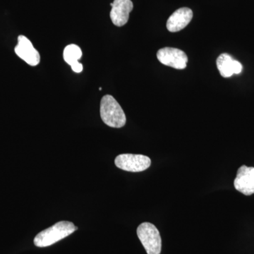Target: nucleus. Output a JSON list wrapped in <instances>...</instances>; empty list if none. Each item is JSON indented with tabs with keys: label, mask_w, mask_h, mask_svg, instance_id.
<instances>
[{
	"label": "nucleus",
	"mask_w": 254,
	"mask_h": 254,
	"mask_svg": "<svg viewBox=\"0 0 254 254\" xmlns=\"http://www.w3.org/2000/svg\"><path fill=\"white\" fill-rule=\"evenodd\" d=\"M242 68H243V66H242V64L240 62L235 60V65H234V73L239 74V73L242 72Z\"/></svg>",
	"instance_id": "12"
},
{
	"label": "nucleus",
	"mask_w": 254,
	"mask_h": 254,
	"mask_svg": "<svg viewBox=\"0 0 254 254\" xmlns=\"http://www.w3.org/2000/svg\"><path fill=\"white\" fill-rule=\"evenodd\" d=\"M78 227L68 221H60L38 233L34 239V245L38 247H47L54 245L65 237L69 236Z\"/></svg>",
	"instance_id": "2"
},
{
	"label": "nucleus",
	"mask_w": 254,
	"mask_h": 254,
	"mask_svg": "<svg viewBox=\"0 0 254 254\" xmlns=\"http://www.w3.org/2000/svg\"><path fill=\"white\" fill-rule=\"evenodd\" d=\"M235 60L231 55L223 53L218 57L216 60L217 68L220 75L224 78L231 77L234 73V65Z\"/></svg>",
	"instance_id": "11"
},
{
	"label": "nucleus",
	"mask_w": 254,
	"mask_h": 254,
	"mask_svg": "<svg viewBox=\"0 0 254 254\" xmlns=\"http://www.w3.org/2000/svg\"><path fill=\"white\" fill-rule=\"evenodd\" d=\"M110 6L112 10L110 16L113 24L118 27L127 24L133 8L131 0H114Z\"/></svg>",
	"instance_id": "7"
},
{
	"label": "nucleus",
	"mask_w": 254,
	"mask_h": 254,
	"mask_svg": "<svg viewBox=\"0 0 254 254\" xmlns=\"http://www.w3.org/2000/svg\"><path fill=\"white\" fill-rule=\"evenodd\" d=\"M115 164L118 168L125 171L139 173L150 168L151 160L145 155L126 153L117 156Z\"/></svg>",
	"instance_id": "4"
},
{
	"label": "nucleus",
	"mask_w": 254,
	"mask_h": 254,
	"mask_svg": "<svg viewBox=\"0 0 254 254\" xmlns=\"http://www.w3.org/2000/svg\"><path fill=\"white\" fill-rule=\"evenodd\" d=\"M157 58L165 66L176 69H185L188 63V57L185 52L169 47L159 50L157 53Z\"/></svg>",
	"instance_id": "5"
},
{
	"label": "nucleus",
	"mask_w": 254,
	"mask_h": 254,
	"mask_svg": "<svg viewBox=\"0 0 254 254\" xmlns=\"http://www.w3.org/2000/svg\"><path fill=\"white\" fill-rule=\"evenodd\" d=\"M82 57V50L77 45H68L63 52V58L64 61L70 65L75 73H81L83 71V64L78 63Z\"/></svg>",
	"instance_id": "10"
},
{
	"label": "nucleus",
	"mask_w": 254,
	"mask_h": 254,
	"mask_svg": "<svg viewBox=\"0 0 254 254\" xmlns=\"http://www.w3.org/2000/svg\"><path fill=\"white\" fill-rule=\"evenodd\" d=\"M193 18V11L190 8L182 7L176 10L167 21V28L171 33H176L188 26Z\"/></svg>",
	"instance_id": "9"
},
{
	"label": "nucleus",
	"mask_w": 254,
	"mask_h": 254,
	"mask_svg": "<svg viewBox=\"0 0 254 254\" xmlns=\"http://www.w3.org/2000/svg\"><path fill=\"white\" fill-rule=\"evenodd\" d=\"M99 91H102V88H101V87H100V88H99Z\"/></svg>",
	"instance_id": "13"
},
{
	"label": "nucleus",
	"mask_w": 254,
	"mask_h": 254,
	"mask_svg": "<svg viewBox=\"0 0 254 254\" xmlns=\"http://www.w3.org/2000/svg\"><path fill=\"white\" fill-rule=\"evenodd\" d=\"M14 52L18 58L31 66H36L41 63L39 52L34 48L31 41L26 36L18 37V43L15 47Z\"/></svg>",
	"instance_id": "6"
},
{
	"label": "nucleus",
	"mask_w": 254,
	"mask_h": 254,
	"mask_svg": "<svg viewBox=\"0 0 254 254\" xmlns=\"http://www.w3.org/2000/svg\"><path fill=\"white\" fill-rule=\"evenodd\" d=\"M137 235L148 254H160L162 240L160 232L153 224L143 222L137 228Z\"/></svg>",
	"instance_id": "3"
},
{
	"label": "nucleus",
	"mask_w": 254,
	"mask_h": 254,
	"mask_svg": "<svg viewBox=\"0 0 254 254\" xmlns=\"http://www.w3.org/2000/svg\"><path fill=\"white\" fill-rule=\"evenodd\" d=\"M235 189L246 195L254 193V168L242 165L237 170L234 182Z\"/></svg>",
	"instance_id": "8"
},
{
	"label": "nucleus",
	"mask_w": 254,
	"mask_h": 254,
	"mask_svg": "<svg viewBox=\"0 0 254 254\" xmlns=\"http://www.w3.org/2000/svg\"><path fill=\"white\" fill-rule=\"evenodd\" d=\"M100 118L105 125L113 128H122L126 125L125 112L113 95H105L100 100Z\"/></svg>",
	"instance_id": "1"
}]
</instances>
